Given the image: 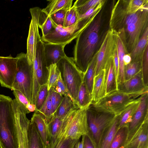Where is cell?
<instances>
[{"instance_id":"cell-1","label":"cell","mask_w":148,"mask_h":148,"mask_svg":"<svg viewBox=\"0 0 148 148\" xmlns=\"http://www.w3.org/2000/svg\"><path fill=\"white\" fill-rule=\"evenodd\" d=\"M148 5L147 3L142 8L132 14L127 13L125 0H118L112 7L109 22L110 29L116 32L123 29L128 53L136 47L148 27Z\"/></svg>"},{"instance_id":"cell-2","label":"cell","mask_w":148,"mask_h":148,"mask_svg":"<svg viewBox=\"0 0 148 148\" xmlns=\"http://www.w3.org/2000/svg\"><path fill=\"white\" fill-rule=\"evenodd\" d=\"M101 15L99 14L91 21L76 38L73 58L77 66L84 74L98 45L102 23Z\"/></svg>"},{"instance_id":"cell-3","label":"cell","mask_w":148,"mask_h":148,"mask_svg":"<svg viewBox=\"0 0 148 148\" xmlns=\"http://www.w3.org/2000/svg\"><path fill=\"white\" fill-rule=\"evenodd\" d=\"M86 109L78 107L70 111L62 120L57 134L54 148H59L69 139L79 140L88 133Z\"/></svg>"},{"instance_id":"cell-4","label":"cell","mask_w":148,"mask_h":148,"mask_svg":"<svg viewBox=\"0 0 148 148\" xmlns=\"http://www.w3.org/2000/svg\"><path fill=\"white\" fill-rule=\"evenodd\" d=\"M12 99L0 94V148H18Z\"/></svg>"},{"instance_id":"cell-5","label":"cell","mask_w":148,"mask_h":148,"mask_svg":"<svg viewBox=\"0 0 148 148\" xmlns=\"http://www.w3.org/2000/svg\"><path fill=\"white\" fill-rule=\"evenodd\" d=\"M88 127L87 134L95 148H99L104 134L115 119L114 113L100 110L92 103L86 109Z\"/></svg>"},{"instance_id":"cell-6","label":"cell","mask_w":148,"mask_h":148,"mask_svg":"<svg viewBox=\"0 0 148 148\" xmlns=\"http://www.w3.org/2000/svg\"><path fill=\"white\" fill-rule=\"evenodd\" d=\"M16 56L18 58L17 70L12 90L19 91L27 98L29 103L33 104V65L29 64L26 53L21 52Z\"/></svg>"},{"instance_id":"cell-7","label":"cell","mask_w":148,"mask_h":148,"mask_svg":"<svg viewBox=\"0 0 148 148\" xmlns=\"http://www.w3.org/2000/svg\"><path fill=\"white\" fill-rule=\"evenodd\" d=\"M56 65L63 82L77 107L78 92L83 82L84 73L77 66L73 58L67 56L61 59Z\"/></svg>"},{"instance_id":"cell-8","label":"cell","mask_w":148,"mask_h":148,"mask_svg":"<svg viewBox=\"0 0 148 148\" xmlns=\"http://www.w3.org/2000/svg\"><path fill=\"white\" fill-rule=\"evenodd\" d=\"M93 18V16L87 19H79L73 25L66 27L57 26L49 34L42 36L41 39L44 42L66 45L77 38Z\"/></svg>"},{"instance_id":"cell-9","label":"cell","mask_w":148,"mask_h":148,"mask_svg":"<svg viewBox=\"0 0 148 148\" xmlns=\"http://www.w3.org/2000/svg\"><path fill=\"white\" fill-rule=\"evenodd\" d=\"M146 92L128 93L118 90L106 95L96 104H92L100 110L118 115L130 103Z\"/></svg>"},{"instance_id":"cell-10","label":"cell","mask_w":148,"mask_h":148,"mask_svg":"<svg viewBox=\"0 0 148 148\" xmlns=\"http://www.w3.org/2000/svg\"><path fill=\"white\" fill-rule=\"evenodd\" d=\"M33 65L34 75L33 101H35L40 86L47 84L48 77V70L44 56V42L41 38L37 43Z\"/></svg>"},{"instance_id":"cell-11","label":"cell","mask_w":148,"mask_h":148,"mask_svg":"<svg viewBox=\"0 0 148 148\" xmlns=\"http://www.w3.org/2000/svg\"><path fill=\"white\" fill-rule=\"evenodd\" d=\"M115 48V38L113 31L109 29L106 32L99 50L97 51L95 76L105 68L113 59Z\"/></svg>"},{"instance_id":"cell-12","label":"cell","mask_w":148,"mask_h":148,"mask_svg":"<svg viewBox=\"0 0 148 148\" xmlns=\"http://www.w3.org/2000/svg\"><path fill=\"white\" fill-rule=\"evenodd\" d=\"M42 9L38 7L30 8L32 19L30 23L27 39V56L29 64H33L37 43L41 38L38 30V23Z\"/></svg>"},{"instance_id":"cell-13","label":"cell","mask_w":148,"mask_h":148,"mask_svg":"<svg viewBox=\"0 0 148 148\" xmlns=\"http://www.w3.org/2000/svg\"><path fill=\"white\" fill-rule=\"evenodd\" d=\"M18 58L11 54L6 57L0 56V84L2 87L12 90L17 70Z\"/></svg>"},{"instance_id":"cell-14","label":"cell","mask_w":148,"mask_h":148,"mask_svg":"<svg viewBox=\"0 0 148 148\" xmlns=\"http://www.w3.org/2000/svg\"><path fill=\"white\" fill-rule=\"evenodd\" d=\"M140 98L139 105L131 121L128 125V134L125 146L129 141L146 119L148 118V91L141 95Z\"/></svg>"},{"instance_id":"cell-15","label":"cell","mask_w":148,"mask_h":148,"mask_svg":"<svg viewBox=\"0 0 148 148\" xmlns=\"http://www.w3.org/2000/svg\"><path fill=\"white\" fill-rule=\"evenodd\" d=\"M114 32L115 38V46L117 50L119 63V69L117 81L118 84L125 81L124 69L125 65L123 58L128 53L125 31L122 28Z\"/></svg>"},{"instance_id":"cell-16","label":"cell","mask_w":148,"mask_h":148,"mask_svg":"<svg viewBox=\"0 0 148 148\" xmlns=\"http://www.w3.org/2000/svg\"><path fill=\"white\" fill-rule=\"evenodd\" d=\"M118 91L128 93L145 92L148 91V87L144 85L141 70L123 82L118 85Z\"/></svg>"},{"instance_id":"cell-17","label":"cell","mask_w":148,"mask_h":148,"mask_svg":"<svg viewBox=\"0 0 148 148\" xmlns=\"http://www.w3.org/2000/svg\"><path fill=\"white\" fill-rule=\"evenodd\" d=\"M66 45L44 42V56L47 67L56 64L66 56L64 51Z\"/></svg>"},{"instance_id":"cell-18","label":"cell","mask_w":148,"mask_h":148,"mask_svg":"<svg viewBox=\"0 0 148 148\" xmlns=\"http://www.w3.org/2000/svg\"><path fill=\"white\" fill-rule=\"evenodd\" d=\"M124 148H148V118L146 119Z\"/></svg>"},{"instance_id":"cell-19","label":"cell","mask_w":148,"mask_h":148,"mask_svg":"<svg viewBox=\"0 0 148 148\" xmlns=\"http://www.w3.org/2000/svg\"><path fill=\"white\" fill-rule=\"evenodd\" d=\"M31 121L35 124L46 148H49L50 136L48 123L43 116L38 112L34 111Z\"/></svg>"},{"instance_id":"cell-20","label":"cell","mask_w":148,"mask_h":148,"mask_svg":"<svg viewBox=\"0 0 148 148\" xmlns=\"http://www.w3.org/2000/svg\"><path fill=\"white\" fill-rule=\"evenodd\" d=\"M106 71L101 70L97 75L95 76L92 92V103L95 104L106 94Z\"/></svg>"},{"instance_id":"cell-21","label":"cell","mask_w":148,"mask_h":148,"mask_svg":"<svg viewBox=\"0 0 148 148\" xmlns=\"http://www.w3.org/2000/svg\"><path fill=\"white\" fill-rule=\"evenodd\" d=\"M105 69L106 95L118 90L117 80L113 59L107 65Z\"/></svg>"},{"instance_id":"cell-22","label":"cell","mask_w":148,"mask_h":148,"mask_svg":"<svg viewBox=\"0 0 148 148\" xmlns=\"http://www.w3.org/2000/svg\"><path fill=\"white\" fill-rule=\"evenodd\" d=\"M140 96L130 103L119 115L118 129L123 126L128 125L130 122L140 103Z\"/></svg>"},{"instance_id":"cell-23","label":"cell","mask_w":148,"mask_h":148,"mask_svg":"<svg viewBox=\"0 0 148 148\" xmlns=\"http://www.w3.org/2000/svg\"><path fill=\"white\" fill-rule=\"evenodd\" d=\"M47 6L41 11L50 16L61 10H68L72 6L73 0H49Z\"/></svg>"},{"instance_id":"cell-24","label":"cell","mask_w":148,"mask_h":148,"mask_svg":"<svg viewBox=\"0 0 148 148\" xmlns=\"http://www.w3.org/2000/svg\"><path fill=\"white\" fill-rule=\"evenodd\" d=\"M29 148H46L34 123L30 120L28 129Z\"/></svg>"},{"instance_id":"cell-25","label":"cell","mask_w":148,"mask_h":148,"mask_svg":"<svg viewBox=\"0 0 148 148\" xmlns=\"http://www.w3.org/2000/svg\"><path fill=\"white\" fill-rule=\"evenodd\" d=\"M119 120V116L118 115L103 136L99 148H109L118 130Z\"/></svg>"},{"instance_id":"cell-26","label":"cell","mask_w":148,"mask_h":148,"mask_svg":"<svg viewBox=\"0 0 148 148\" xmlns=\"http://www.w3.org/2000/svg\"><path fill=\"white\" fill-rule=\"evenodd\" d=\"M92 103V95L83 81L78 92L77 107L80 109H87Z\"/></svg>"},{"instance_id":"cell-27","label":"cell","mask_w":148,"mask_h":148,"mask_svg":"<svg viewBox=\"0 0 148 148\" xmlns=\"http://www.w3.org/2000/svg\"><path fill=\"white\" fill-rule=\"evenodd\" d=\"M77 107H78L74 104L69 98L64 96L53 115L63 120L70 111Z\"/></svg>"},{"instance_id":"cell-28","label":"cell","mask_w":148,"mask_h":148,"mask_svg":"<svg viewBox=\"0 0 148 148\" xmlns=\"http://www.w3.org/2000/svg\"><path fill=\"white\" fill-rule=\"evenodd\" d=\"M147 44L148 27L145 29L136 47L129 53L131 58V62L141 57L143 51Z\"/></svg>"},{"instance_id":"cell-29","label":"cell","mask_w":148,"mask_h":148,"mask_svg":"<svg viewBox=\"0 0 148 148\" xmlns=\"http://www.w3.org/2000/svg\"><path fill=\"white\" fill-rule=\"evenodd\" d=\"M97 53H95L84 73L83 81L89 92L92 95L93 80L95 76V66Z\"/></svg>"},{"instance_id":"cell-30","label":"cell","mask_w":148,"mask_h":148,"mask_svg":"<svg viewBox=\"0 0 148 148\" xmlns=\"http://www.w3.org/2000/svg\"><path fill=\"white\" fill-rule=\"evenodd\" d=\"M128 134V125L123 126L117 131L109 148H124Z\"/></svg>"},{"instance_id":"cell-31","label":"cell","mask_w":148,"mask_h":148,"mask_svg":"<svg viewBox=\"0 0 148 148\" xmlns=\"http://www.w3.org/2000/svg\"><path fill=\"white\" fill-rule=\"evenodd\" d=\"M57 26L53 23L50 16L47 15L41 11L38 27L41 30L42 36L50 33Z\"/></svg>"},{"instance_id":"cell-32","label":"cell","mask_w":148,"mask_h":148,"mask_svg":"<svg viewBox=\"0 0 148 148\" xmlns=\"http://www.w3.org/2000/svg\"><path fill=\"white\" fill-rule=\"evenodd\" d=\"M62 120L53 115L48 122L51 138L49 148H54L57 134L62 124Z\"/></svg>"},{"instance_id":"cell-33","label":"cell","mask_w":148,"mask_h":148,"mask_svg":"<svg viewBox=\"0 0 148 148\" xmlns=\"http://www.w3.org/2000/svg\"><path fill=\"white\" fill-rule=\"evenodd\" d=\"M141 57L137 58L125 66V81L129 79L141 70Z\"/></svg>"},{"instance_id":"cell-34","label":"cell","mask_w":148,"mask_h":148,"mask_svg":"<svg viewBox=\"0 0 148 148\" xmlns=\"http://www.w3.org/2000/svg\"><path fill=\"white\" fill-rule=\"evenodd\" d=\"M103 0H77L73 5L79 16L82 15L93 6L99 4Z\"/></svg>"},{"instance_id":"cell-35","label":"cell","mask_w":148,"mask_h":148,"mask_svg":"<svg viewBox=\"0 0 148 148\" xmlns=\"http://www.w3.org/2000/svg\"><path fill=\"white\" fill-rule=\"evenodd\" d=\"M141 71L145 86L148 87V44L143 52L141 58Z\"/></svg>"},{"instance_id":"cell-36","label":"cell","mask_w":148,"mask_h":148,"mask_svg":"<svg viewBox=\"0 0 148 148\" xmlns=\"http://www.w3.org/2000/svg\"><path fill=\"white\" fill-rule=\"evenodd\" d=\"M48 77L47 84L49 90L56 84L60 73L56 64H53L47 67Z\"/></svg>"},{"instance_id":"cell-37","label":"cell","mask_w":148,"mask_h":148,"mask_svg":"<svg viewBox=\"0 0 148 148\" xmlns=\"http://www.w3.org/2000/svg\"><path fill=\"white\" fill-rule=\"evenodd\" d=\"M49 91L47 84L40 86L36 98L35 111L38 112L43 105L48 97Z\"/></svg>"},{"instance_id":"cell-38","label":"cell","mask_w":148,"mask_h":148,"mask_svg":"<svg viewBox=\"0 0 148 148\" xmlns=\"http://www.w3.org/2000/svg\"><path fill=\"white\" fill-rule=\"evenodd\" d=\"M125 2L127 13L132 14L136 12L142 8L146 3H148V0H125Z\"/></svg>"},{"instance_id":"cell-39","label":"cell","mask_w":148,"mask_h":148,"mask_svg":"<svg viewBox=\"0 0 148 148\" xmlns=\"http://www.w3.org/2000/svg\"><path fill=\"white\" fill-rule=\"evenodd\" d=\"M52 88L56 92L61 94L62 95L68 97L70 98L74 104L75 105L74 100L63 82L62 78L60 73L57 82Z\"/></svg>"},{"instance_id":"cell-40","label":"cell","mask_w":148,"mask_h":148,"mask_svg":"<svg viewBox=\"0 0 148 148\" xmlns=\"http://www.w3.org/2000/svg\"><path fill=\"white\" fill-rule=\"evenodd\" d=\"M38 112L43 116L48 123L53 116L52 104L49 93L45 101Z\"/></svg>"},{"instance_id":"cell-41","label":"cell","mask_w":148,"mask_h":148,"mask_svg":"<svg viewBox=\"0 0 148 148\" xmlns=\"http://www.w3.org/2000/svg\"><path fill=\"white\" fill-rule=\"evenodd\" d=\"M52 106V112L54 115L57 109L61 102L63 97L61 94L56 92L51 88L49 91Z\"/></svg>"},{"instance_id":"cell-42","label":"cell","mask_w":148,"mask_h":148,"mask_svg":"<svg viewBox=\"0 0 148 148\" xmlns=\"http://www.w3.org/2000/svg\"><path fill=\"white\" fill-rule=\"evenodd\" d=\"M67 10H61L50 16L55 25L64 27L65 15Z\"/></svg>"},{"instance_id":"cell-43","label":"cell","mask_w":148,"mask_h":148,"mask_svg":"<svg viewBox=\"0 0 148 148\" xmlns=\"http://www.w3.org/2000/svg\"><path fill=\"white\" fill-rule=\"evenodd\" d=\"M13 90V94L18 102L26 107L27 105L29 103L27 98L19 91L15 89Z\"/></svg>"},{"instance_id":"cell-44","label":"cell","mask_w":148,"mask_h":148,"mask_svg":"<svg viewBox=\"0 0 148 148\" xmlns=\"http://www.w3.org/2000/svg\"><path fill=\"white\" fill-rule=\"evenodd\" d=\"M75 9V7L73 5V6L68 10L66 13L64 23L63 27H68L70 20Z\"/></svg>"},{"instance_id":"cell-45","label":"cell","mask_w":148,"mask_h":148,"mask_svg":"<svg viewBox=\"0 0 148 148\" xmlns=\"http://www.w3.org/2000/svg\"><path fill=\"white\" fill-rule=\"evenodd\" d=\"M113 60L116 76L117 80L118 81L119 69V63L117 54V51L116 47V46L113 54Z\"/></svg>"},{"instance_id":"cell-46","label":"cell","mask_w":148,"mask_h":148,"mask_svg":"<svg viewBox=\"0 0 148 148\" xmlns=\"http://www.w3.org/2000/svg\"><path fill=\"white\" fill-rule=\"evenodd\" d=\"M79 140L69 139L64 142L59 148H74L75 144Z\"/></svg>"},{"instance_id":"cell-47","label":"cell","mask_w":148,"mask_h":148,"mask_svg":"<svg viewBox=\"0 0 148 148\" xmlns=\"http://www.w3.org/2000/svg\"><path fill=\"white\" fill-rule=\"evenodd\" d=\"M83 148H95L92 140L88 135H84Z\"/></svg>"},{"instance_id":"cell-48","label":"cell","mask_w":148,"mask_h":148,"mask_svg":"<svg viewBox=\"0 0 148 148\" xmlns=\"http://www.w3.org/2000/svg\"><path fill=\"white\" fill-rule=\"evenodd\" d=\"M78 17L79 14L76 10L75 8L68 26H71L76 23L79 20Z\"/></svg>"},{"instance_id":"cell-49","label":"cell","mask_w":148,"mask_h":148,"mask_svg":"<svg viewBox=\"0 0 148 148\" xmlns=\"http://www.w3.org/2000/svg\"><path fill=\"white\" fill-rule=\"evenodd\" d=\"M82 139L81 141L79 140L75 144L74 148H83L84 143V135L82 136Z\"/></svg>"},{"instance_id":"cell-50","label":"cell","mask_w":148,"mask_h":148,"mask_svg":"<svg viewBox=\"0 0 148 148\" xmlns=\"http://www.w3.org/2000/svg\"><path fill=\"white\" fill-rule=\"evenodd\" d=\"M125 66L130 63L132 61L131 58L129 53L125 54L123 58Z\"/></svg>"},{"instance_id":"cell-51","label":"cell","mask_w":148,"mask_h":148,"mask_svg":"<svg viewBox=\"0 0 148 148\" xmlns=\"http://www.w3.org/2000/svg\"><path fill=\"white\" fill-rule=\"evenodd\" d=\"M26 108L30 112L35 111L36 110V106L33 104L29 103Z\"/></svg>"}]
</instances>
